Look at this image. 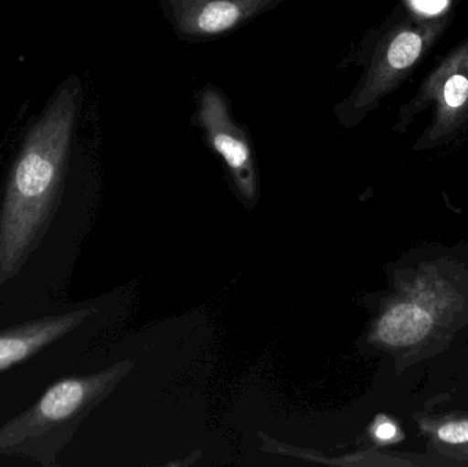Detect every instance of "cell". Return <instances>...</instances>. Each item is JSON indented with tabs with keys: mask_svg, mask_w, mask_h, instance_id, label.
<instances>
[{
	"mask_svg": "<svg viewBox=\"0 0 468 467\" xmlns=\"http://www.w3.org/2000/svg\"><path fill=\"white\" fill-rule=\"evenodd\" d=\"M76 90L65 88L25 140L0 200V306L27 309V285L48 249L54 251L65 205L69 145Z\"/></svg>",
	"mask_w": 468,
	"mask_h": 467,
	"instance_id": "6da1fadb",
	"label": "cell"
},
{
	"mask_svg": "<svg viewBox=\"0 0 468 467\" xmlns=\"http://www.w3.org/2000/svg\"><path fill=\"white\" fill-rule=\"evenodd\" d=\"M132 367L133 362L122 361L92 375L60 378L27 410L0 427V455H22L44 466L55 465L81 422Z\"/></svg>",
	"mask_w": 468,
	"mask_h": 467,
	"instance_id": "7a4b0ae2",
	"label": "cell"
},
{
	"mask_svg": "<svg viewBox=\"0 0 468 467\" xmlns=\"http://www.w3.org/2000/svg\"><path fill=\"white\" fill-rule=\"evenodd\" d=\"M96 313V307L65 310L0 329V372L59 345Z\"/></svg>",
	"mask_w": 468,
	"mask_h": 467,
	"instance_id": "3957f363",
	"label": "cell"
},
{
	"mask_svg": "<svg viewBox=\"0 0 468 467\" xmlns=\"http://www.w3.org/2000/svg\"><path fill=\"white\" fill-rule=\"evenodd\" d=\"M202 115L214 148L232 172L242 202L253 205L258 199V189L250 147L241 132L230 123L221 98L214 90H208L203 98Z\"/></svg>",
	"mask_w": 468,
	"mask_h": 467,
	"instance_id": "277c9868",
	"label": "cell"
},
{
	"mask_svg": "<svg viewBox=\"0 0 468 467\" xmlns=\"http://www.w3.org/2000/svg\"><path fill=\"white\" fill-rule=\"evenodd\" d=\"M431 328L428 313L414 304H400L381 318L378 336L390 345H409L422 340Z\"/></svg>",
	"mask_w": 468,
	"mask_h": 467,
	"instance_id": "5b68a950",
	"label": "cell"
},
{
	"mask_svg": "<svg viewBox=\"0 0 468 467\" xmlns=\"http://www.w3.org/2000/svg\"><path fill=\"white\" fill-rule=\"evenodd\" d=\"M241 16L239 5L228 0L208 3L197 16V25L200 32L207 35L225 32L232 27Z\"/></svg>",
	"mask_w": 468,
	"mask_h": 467,
	"instance_id": "8992f818",
	"label": "cell"
},
{
	"mask_svg": "<svg viewBox=\"0 0 468 467\" xmlns=\"http://www.w3.org/2000/svg\"><path fill=\"white\" fill-rule=\"evenodd\" d=\"M422 51V38L415 33H401L390 44L388 60L396 69L411 66Z\"/></svg>",
	"mask_w": 468,
	"mask_h": 467,
	"instance_id": "52a82bcc",
	"label": "cell"
},
{
	"mask_svg": "<svg viewBox=\"0 0 468 467\" xmlns=\"http://www.w3.org/2000/svg\"><path fill=\"white\" fill-rule=\"evenodd\" d=\"M445 101L450 107H461L468 98V80L453 76L445 85Z\"/></svg>",
	"mask_w": 468,
	"mask_h": 467,
	"instance_id": "ba28073f",
	"label": "cell"
},
{
	"mask_svg": "<svg viewBox=\"0 0 468 467\" xmlns=\"http://www.w3.org/2000/svg\"><path fill=\"white\" fill-rule=\"evenodd\" d=\"M441 440L451 444H461L468 441V421L452 422L439 430Z\"/></svg>",
	"mask_w": 468,
	"mask_h": 467,
	"instance_id": "9c48e42d",
	"label": "cell"
},
{
	"mask_svg": "<svg viewBox=\"0 0 468 467\" xmlns=\"http://www.w3.org/2000/svg\"><path fill=\"white\" fill-rule=\"evenodd\" d=\"M417 10L426 14H439L447 7L448 0H411Z\"/></svg>",
	"mask_w": 468,
	"mask_h": 467,
	"instance_id": "30bf717a",
	"label": "cell"
},
{
	"mask_svg": "<svg viewBox=\"0 0 468 467\" xmlns=\"http://www.w3.org/2000/svg\"><path fill=\"white\" fill-rule=\"evenodd\" d=\"M396 435V428L389 422L379 424L376 430V436L379 440H390Z\"/></svg>",
	"mask_w": 468,
	"mask_h": 467,
	"instance_id": "8fae6325",
	"label": "cell"
}]
</instances>
